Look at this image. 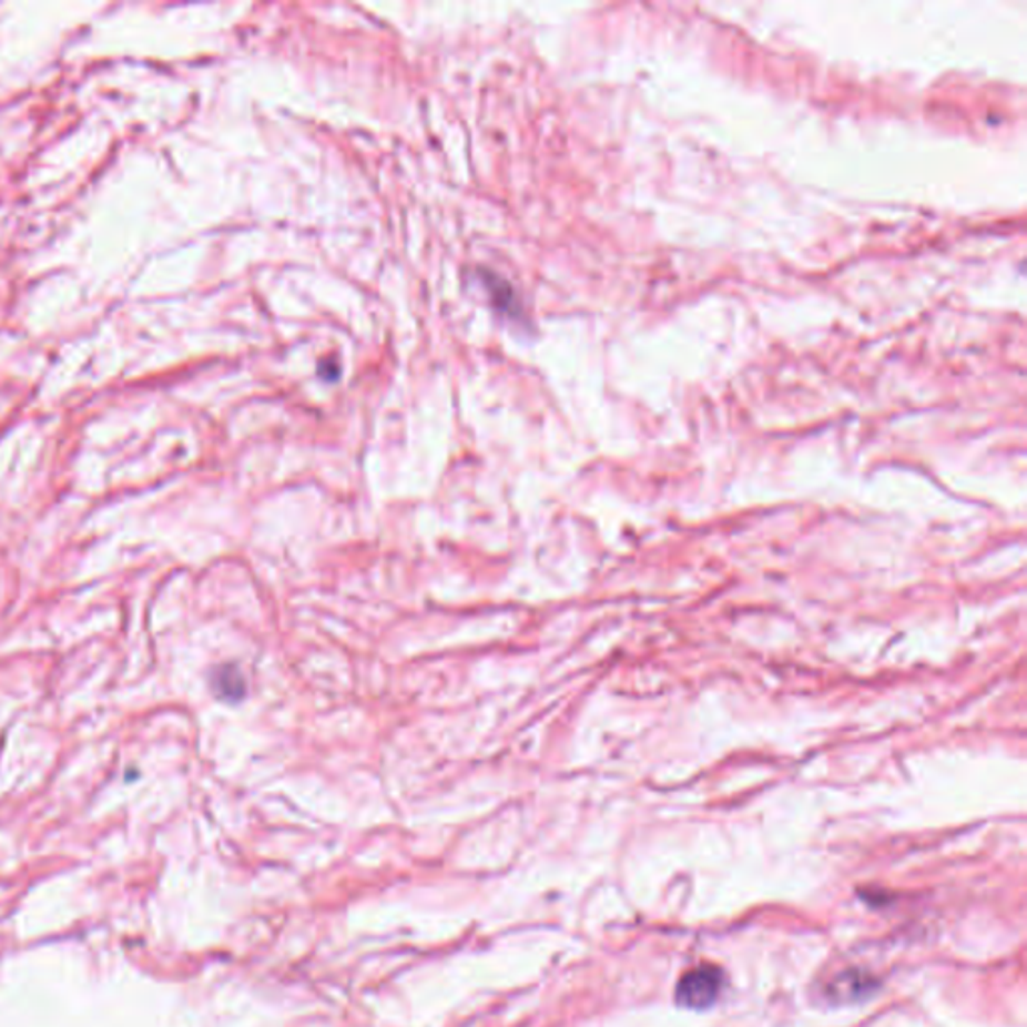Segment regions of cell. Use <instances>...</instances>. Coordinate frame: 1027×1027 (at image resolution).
Masks as SVG:
<instances>
[{
  "instance_id": "1",
  "label": "cell",
  "mask_w": 1027,
  "mask_h": 1027,
  "mask_svg": "<svg viewBox=\"0 0 1027 1027\" xmlns=\"http://www.w3.org/2000/svg\"><path fill=\"white\" fill-rule=\"evenodd\" d=\"M723 972L714 965H701L682 977L677 987V1004L687 1009H709L723 992Z\"/></svg>"
},
{
  "instance_id": "2",
  "label": "cell",
  "mask_w": 1027,
  "mask_h": 1027,
  "mask_svg": "<svg viewBox=\"0 0 1027 1027\" xmlns=\"http://www.w3.org/2000/svg\"><path fill=\"white\" fill-rule=\"evenodd\" d=\"M213 687H215V691L220 692L221 696L237 699L243 694V679L240 677L237 669H233V667L217 669L215 677H213Z\"/></svg>"
}]
</instances>
